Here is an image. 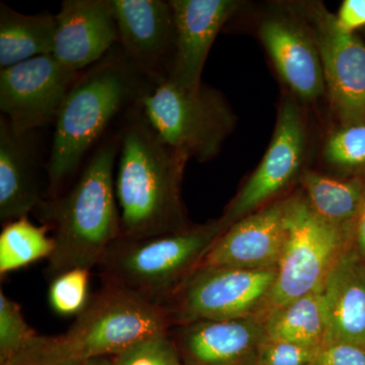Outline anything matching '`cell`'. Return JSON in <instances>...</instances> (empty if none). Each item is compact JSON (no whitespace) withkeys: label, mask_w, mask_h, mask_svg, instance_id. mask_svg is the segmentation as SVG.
<instances>
[{"label":"cell","mask_w":365,"mask_h":365,"mask_svg":"<svg viewBox=\"0 0 365 365\" xmlns=\"http://www.w3.org/2000/svg\"><path fill=\"white\" fill-rule=\"evenodd\" d=\"M138 105L127 113L120 132L115 191L122 240L157 237L190 227L180 195L188 157L163 143Z\"/></svg>","instance_id":"1"},{"label":"cell","mask_w":365,"mask_h":365,"mask_svg":"<svg viewBox=\"0 0 365 365\" xmlns=\"http://www.w3.org/2000/svg\"><path fill=\"white\" fill-rule=\"evenodd\" d=\"M155 86L132 66L118 44L79 74L55 119L46 199L63 192L66 182L115 118L135 108Z\"/></svg>","instance_id":"2"},{"label":"cell","mask_w":365,"mask_h":365,"mask_svg":"<svg viewBox=\"0 0 365 365\" xmlns=\"http://www.w3.org/2000/svg\"><path fill=\"white\" fill-rule=\"evenodd\" d=\"M120 133L96 150L71 188L45 199L34 212L53 232L55 250L47 275L98 266L120 237V211L115 191V163Z\"/></svg>","instance_id":"3"},{"label":"cell","mask_w":365,"mask_h":365,"mask_svg":"<svg viewBox=\"0 0 365 365\" xmlns=\"http://www.w3.org/2000/svg\"><path fill=\"white\" fill-rule=\"evenodd\" d=\"M223 232L218 220L157 237L118 239L98 263L101 277L106 285L165 306Z\"/></svg>","instance_id":"4"},{"label":"cell","mask_w":365,"mask_h":365,"mask_svg":"<svg viewBox=\"0 0 365 365\" xmlns=\"http://www.w3.org/2000/svg\"><path fill=\"white\" fill-rule=\"evenodd\" d=\"M172 318L167 307L125 288L106 285L66 333L53 338L66 356L85 361L113 357L131 346L169 334Z\"/></svg>","instance_id":"5"},{"label":"cell","mask_w":365,"mask_h":365,"mask_svg":"<svg viewBox=\"0 0 365 365\" xmlns=\"http://www.w3.org/2000/svg\"><path fill=\"white\" fill-rule=\"evenodd\" d=\"M285 227L287 239L263 322L277 307L321 292L336 262L352 245L353 230L319 217L306 197L285 201Z\"/></svg>","instance_id":"6"},{"label":"cell","mask_w":365,"mask_h":365,"mask_svg":"<svg viewBox=\"0 0 365 365\" xmlns=\"http://www.w3.org/2000/svg\"><path fill=\"white\" fill-rule=\"evenodd\" d=\"M138 106L163 143L200 162L215 157L234 125L222 97L202 86L191 91L167 81L151 88Z\"/></svg>","instance_id":"7"},{"label":"cell","mask_w":365,"mask_h":365,"mask_svg":"<svg viewBox=\"0 0 365 365\" xmlns=\"http://www.w3.org/2000/svg\"><path fill=\"white\" fill-rule=\"evenodd\" d=\"M276 276L277 267L196 269L165 304L173 328L201 321H263Z\"/></svg>","instance_id":"8"},{"label":"cell","mask_w":365,"mask_h":365,"mask_svg":"<svg viewBox=\"0 0 365 365\" xmlns=\"http://www.w3.org/2000/svg\"><path fill=\"white\" fill-rule=\"evenodd\" d=\"M79 73L52 55H42L0 71V111L18 135L31 134L56 119Z\"/></svg>","instance_id":"9"},{"label":"cell","mask_w":365,"mask_h":365,"mask_svg":"<svg viewBox=\"0 0 365 365\" xmlns=\"http://www.w3.org/2000/svg\"><path fill=\"white\" fill-rule=\"evenodd\" d=\"M306 16L334 110L345 126L365 124L364 42L354 33L341 30L335 14L323 4H309Z\"/></svg>","instance_id":"10"},{"label":"cell","mask_w":365,"mask_h":365,"mask_svg":"<svg viewBox=\"0 0 365 365\" xmlns=\"http://www.w3.org/2000/svg\"><path fill=\"white\" fill-rule=\"evenodd\" d=\"M118 46L137 71L158 86L169 79L176 51V26L170 1L111 0Z\"/></svg>","instance_id":"11"},{"label":"cell","mask_w":365,"mask_h":365,"mask_svg":"<svg viewBox=\"0 0 365 365\" xmlns=\"http://www.w3.org/2000/svg\"><path fill=\"white\" fill-rule=\"evenodd\" d=\"M306 150V130L299 108L283 103L272 140L263 160L220 220L223 230L257 211L297 176Z\"/></svg>","instance_id":"12"},{"label":"cell","mask_w":365,"mask_h":365,"mask_svg":"<svg viewBox=\"0 0 365 365\" xmlns=\"http://www.w3.org/2000/svg\"><path fill=\"white\" fill-rule=\"evenodd\" d=\"M285 239V201H279L228 227L206 252L196 269L277 267Z\"/></svg>","instance_id":"13"},{"label":"cell","mask_w":365,"mask_h":365,"mask_svg":"<svg viewBox=\"0 0 365 365\" xmlns=\"http://www.w3.org/2000/svg\"><path fill=\"white\" fill-rule=\"evenodd\" d=\"M55 16L51 55L68 71H85L118 44L111 0H64Z\"/></svg>","instance_id":"14"},{"label":"cell","mask_w":365,"mask_h":365,"mask_svg":"<svg viewBox=\"0 0 365 365\" xmlns=\"http://www.w3.org/2000/svg\"><path fill=\"white\" fill-rule=\"evenodd\" d=\"M182 365H257L264 338L259 318L201 321L170 329Z\"/></svg>","instance_id":"15"},{"label":"cell","mask_w":365,"mask_h":365,"mask_svg":"<svg viewBox=\"0 0 365 365\" xmlns=\"http://www.w3.org/2000/svg\"><path fill=\"white\" fill-rule=\"evenodd\" d=\"M176 26V51L168 81L198 90L211 46L237 9L234 0H170Z\"/></svg>","instance_id":"16"},{"label":"cell","mask_w":365,"mask_h":365,"mask_svg":"<svg viewBox=\"0 0 365 365\" xmlns=\"http://www.w3.org/2000/svg\"><path fill=\"white\" fill-rule=\"evenodd\" d=\"M259 33L281 78L297 97L312 102L325 93L323 66L311 34L278 18L262 21Z\"/></svg>","instance_id":"17"},{"label":"cell","mask_w":365,"mask_h":365,"mask_svg":"<svg viewBox=\"0 0 365 365\" xmlns=\"http://www.w3.org/2000/svg\"><path fill=\"white\" fill-rule=\"evenodd\" d=\"M30 134L18 135L0 118V222L26 217L45 200Z\"/></svg>","instance_id":"18"},{"label":"cell","mask_w":365,"mask_h":365,"mask_svg":"<svg viewBox=\"0 0 365 365\" xmlns=\"http://www.w3.org/2000/svg\"><path fill=\"white\" fill-rule=\"evenodd\" d=\"M321 294L326 343H365V260L353 245L336 262Z\"/></svg>","instance_id":"19"},{"label":"cell","mask_w":365,"mask_h":365,"mask_svg":"<svg viewBox=\"0 0 365 365\" xmlns=\"http://www.w3.org/2000/svg\"><path fill=\"white\" fill-rule=\"evenodd\" d=\"M56 16L49 11L24 14L0 4V67L51 55Z\"/></svg>","instance_id":"20"},{"label":"cell","mask_w":365,"mask_h":365,"mask_svg":"<svg viewBox=\"0 0 365 365\" xmlns=\"http://www.w3.org/2000/svg\"><path fill=\"white\" fill-rule=\"evenodd\" d=\"M264 336L269 339L322 347L328 326L321 292L304 295L274 309L264 319Z\"/></svg>","instance_id":"21"},{"label":"cell","mask_w":365,"mask_h":365,"mask_svg":"<svg viewBox=\"0 0 365 365\" xmlns=\"http://www.w3.org/2000/svg\"><path fill=\"white\" fill-rule=\"evenodd\" d=\"M307 200L314 212L338 227L352 230L364 197V185L359 178L340 181L307 172L300 178Z\"/></svg>","instance_id":"22"},{"label":"cell","mask_w":365,"mask_h":365,"mask_svg":"<svg viewBox=\"0 0 365 365\" xmlns=\"http://www.w3.org/2000/svg\"><path fill=\"white\" fill-rule=\"evenodd\" d=\"M49 228L34 225L28 216L4 225L0 235V275L26 267L35 262L49 260L55 250Z\"/></svg>","instance_id":"23"},{"label":"cell","mask_w":365,"mask_h":365,"mask_svg":"<svg viewBox=\"0 0 365 365\" xmlns=\"http://www.w3.org/2000/svg\"><path fill=\"white\" fill-rule=\"evenodd\" d=\"M90 269L76 268L53 278L49 302L60 316H78L88 304Z\"/></svg>","instance_id":"24"},{"label":"cell","mask_w":365,"mask_h":365,"mask_svg":"<svg viewBox=\"0 0 365 365\" xmlns=\"http://www.w3.org/2000/svg\"><path fill=\"white\" fill-rule=\"evenodd\" d=\"M38 333L26 323L20 304L0 292V362L4 365L30 344Z\"/></svg>","instance_id":"25"},{"label":"cell","mask_w":365,"mask_h":365,"mask_svg":"<svg viewBox=\"0 0 365 365\" xmlns=\"http://www.w3.org/2000/svg\"><path fill=\"white\" fill-rule=\"evenodd\" d=\"M111 359L114 365H182L170 333L141 341Z\"/></svg>","instance_id":"26"},{"label":"cell","mask_w":365,"mask_h":365,"mask_svg":"<svg viewBox=\"0 0 365 365\" xmlns=\"http://www.w3.org/2000/svg\"><path fill=\"white\" fill-rule=\"evenodd\" d=\"M327 162L341 168L365 165V124L350 125L334 132L327 140Z\"/></svg>","instance_id":"27"},{"label":"cell","mask_w":365,"mask_h":365,"mask_svg":"<svg viewBox=\"0 0 365 365\" xmlns=\"http://www.w3.org/2000/svg\"><path fill=\"white\" fill-rule=\"evenodd\" d=\"M319 348L269 339L264 336L257 365H313Z\"/></svg>","instance_id":"28"},{"label":"cell","mask_w":365,"mask_h":365,"mask_svg":"<svg viewBox=\"0 0 365 365\" xmlns=\"http://www.w3.org/2000/svg\"><path fill=\"white\" fill-rule=\"evenodd\" d=\"M4 365H81L60 352L52 337L38 335Z\"/></svg>","instance_id":"29"},{"label":"cell","mask_w":365,"mask_h":365,"mask_svg":"<svg viewBox=\"0 0 365 365\" xmlns=\"http://www.w3.org/2000/svg\"><path fill=\"white\" fill-rule=\"evenodd\" d=\"M313 365H365V343H326Z\"/></svg>","instance_id":"30"},{"label":"cell","mask_w":365,"mask_h":365,"mask_svg":"<svg viewBox=\"0 0 365 365\" xmlns=\"http://www.w3.org/2000/svg\"><path fill=\"white\" fill-rule=\"evenodd\" d=\"M336 21L341 30L354 33L365 26V0H345L336 14Z\"/></svg>","instance_id":"31"},{"label":"cell","mask_w":365,"mask_h":365,"mask_svg":"<svg viewBox=\"0 0 365 365\" xmlns=\"http://www.w3.org/2000/svg\"><path fill=\"white\" fill-rule=\"evenodd\" d=\"M354 223L355 227L353 228L354 248L365 260V185L361 205Z\"/></svg>","instance_id":"32"},{"label":"cell","mask_w":365,"mask_h":365,"mask_svg":"<svg viewBox=\"0 0 365 365\" xmlns=\"http://www.w3.org/2000/svg\"><path fill=\"white\" fill-rule=\"evenodd\" d=\"M81 365H114L111 357H95L81 361Z\"/></svg>","instance_id":"33"}]
</instances>
